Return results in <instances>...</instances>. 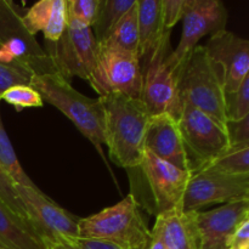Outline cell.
<instances>
[{
    "label": "cell",
    "mask_w": 249,
    "mask_h": 249,
    "mask_svg": "<svg viewBox=\"0 0 249 249\" xmlns=\"http://www.w3.org/2000/svg\"><path fill=\"white\" fill-rule=\"evenodd\" d=\"M105 111V145L109 158L124 169L135 168L142 160L150 113L141 99L122 94L100 96Z\"/></svg>",
    "instance_id": "1"
},
{
    "label": "cell",
    "mask_w": 249,
    "mask_h": 249,
    "mask_svg": "<svg viewBox=\"0 0 249 249\" xmlns=\"http://www.w3.org/2000/svg\"><path fill=\"white\" fill-rule=\"evenodd\" d=\"M130 196L139 208L157 218L181 208L185 190L191 173L156 157L145 150L135 168L126 169ZM182 209V208H181Z\"/></svg>",
    "instance_id": "2"
},
{
    "label": "cell",
    "mask_w": 249,
    "mask_h": 249,
    "mask_svg": "<svg viewBox=\"0 0 249 249\" xmlns=\"http://www.w3.org/2000/svg\"><path fill=\"white\" fill-rule=\"evenodd\" d=\"M31 87L40 94L43 101L60 109L78 130L94 145L106 163L105 145V111L100 97L91 99L80 94L58 73H43L32 78Z\"/></svg>",
    "instance_id": "3"
},
{
    "label": "cell",
    "mask_w": 249,
    "mask_h": 249,
    "mask_svg": "<svg viewBox=\"0 0 249 249\" xmlns=\"http://www.w3.org/2000/svg\"><path fill=\"white\" fill-rule=\"evenodd\" d=\"M178 92L180 104L186 102L220 123H226L225 91L203 45H197L180 67Z\"/></svg>",
    "instance_id": "4"
},
{
    "label": "cell",
    "mask_w": 249,
    "mask_h": 249,
    "mask_svg": "<svg viewBox=\"0 0 249 249\" xmlns=\"http://www.w3.org/2000/svg\"><path fill=\"white\" fill-rule=\"evenodd\" d=\"M150 232L140 208L128 195L114 206L80 218L78 238L106 241L123 249H135L142 245Z\"/></svg>",
    "instance_id": "5"
},
{
    "label": "cell",
    "mask_w": 249,
    "mask_h": 249,
    "mask_svg": "<svg viewBox=\"0 0 249 249\" xmlns=\"http://www.w3.org/2000/svg\"><path fill=\"white\" fill-rule=\"evenodd\" d=\"M178 126L190 173L208 167L230 147L225 124L186 102H181Z\"/></svg>",
    "instance_id": "6"
},
{
    "label": "cell",
    "mask_w": 249,
    "mask_h": 249,
    "mask_svg": "<svg viewBox=\"0 0 249 249\" xmlns=\"http://www.w3.org/2000/svg\"><path fill=\"white\" fill-rule=\"evenodd\" d=\"M170 34L172 31L165 32L152 51L140 61L142 71L141 100L151 117L169 114L178 121L181 109L178 92V74L167 62L168 56L172 53Z\"/></svg>",
    "instance_id": "7"
},
{
    "label": "cell",
    "mask_w": 249,
    "mask_h": 249,
    "mask_svg": "<svg viewBox=\"0 0 249 249\" xmlns=\"http://www.w3.org/2000/svg\"><path fill=\"white\" fill-rule=\"evenodd\" d=\"M89 83L99 96L122 94L141 99L142 71L139 55L97 44Z\"/></svg>",
    "instance_id": "8"
},
{
    "label": "cell",
    "mask_w": 249,
    "mask_h": 249,
    "mask_svg": "<svg viewBox=\"0 0 249 249\" xmlns=\"http://www.w3.org/2000/svg\"><path fill=\"white\" fill-rule=\"evenodd\" d=\"M97 43L90 27L68 19L65 32L55 43L46 41L45 53L56 73L71 83L77 77L89 82L95 63Z\"/></svg>",
    "instance_id": "9"
},
{
    "label": "cell",
    "mask_w": 249,
    "mask_h": 249,
    "mask_svg": "<svg viewBox=\"0 0 249 249\" xmlns=\"http://www.w3.org/2000/svg\"><path fill=\"white\" fill-rule=\"evenodd\" d=\"M229 12L220 0H187L182 16V33L177 49L168 56L169 67L179 74L187 56L206 36L226 29Z\"/></svg>",
    "instance_id": "10"
},
{
    "label": "cell",
    "mask_w": 249,
    "mask_h": 249,
    "mask_svg": "<svg viewBox=\"0 0 249 249\" xmlns=\"http://www.w3.org/2000/svg\"><path fill=\"white\" fill-rule=\"evenodd\" d=\"M246 199H249V175L226 174L206 168L191 173L181 208L185 212H199L208 204Z\"/></svg>",
    "instance_id": "11"
},
{
    "label": "cell",
    "mask_w": 249,
    "mask_h": 249,
    "mask_svg": "<svg viewBox=\"0 0 249 249\" xmlns=\"http://www.w3.org/2000/svg\"><path fill=\"white\" fill-rule=\"evenodd\" d=\"M16 192L29 223L44 241L79 237V216L61 208L40 190L16 185Z\"/></svg>",
    "instance_id": "12"
},
{
    "label": "cell",
    "mask_w": 249,
    "mask_h": 249,
    "mask_svg": "<svg viewBox=\"0 0 249 249\" xmlns=\"http://www.w3.org/2000/svg\"><path fill=\"white\" fill-rule=\"evenodd\" d=\"M206 53L223 84L224 91L238 89L249 73V41L230 31L218 32L207 41Z\"/></svg>",
    "instance_id": "13"
},
{
    "label": "cell",
    "mask_w": 249,
    "mask_h": 249,
    "mask_svg": "<svg viewBox=\"0 0 249 249\" xmlns=\"http://www.w3.org/2000/svg\"><path fill=\"white\" fill-rule=\"evenodd\" d=\"M249 216V199L226 203L208 212H198L202 249H226L228 241L243 219Z\"/></svg>",
    "instance_id": "14"
},
{
    "label": "cell",
    "mask_w": 249,
    "mask_h": 249,
    "mask_svg": "<svg viewBox=\"0 0 249 249\" xmlns=\"http://www.w3.org/2000/svg\"><path fill=\"white\" fill-rule=\"evenodd\" d=\"M197 214L198 212L181 208L170 211L156 218L151 232L165 249H202Z\"/></svg>",
    "instance_id": "15"
},
{
    "label": "cell",
    "mask_w": 249,
    "mask_h": 249,
    "mask_svg": "<svg viewBox=\"0 0 249 249\" xmlns=\"http://www.w3.org/2000/svg\"><path fill=\"white\" fill-rule=\"evenodd\" d=\"M143 147L164 162L189 172L178 121L169 114L151 117Z\"/></svg>",
    "instance_id": "16"
},
{
    "label": "cell",
    "mask_w": 249,
    "mask_h": 249,
    "mask_svg": "<svg viewBox=\"0 0 249 249\" xmlns=\"http://www.w3.org/2000/svg\"><path fill=\"white\" fill-rule=\"evenodd\" d=\"M0 247L5 249H46L29 220L15 213L0 199Z\"/></svg>",
    "instance_id": "17"
},
{
    "label": "cell",
    "mask_w": 249,
    "mask_h": 249,
    "mask_svg": "<svg viewBox=\"0 0 249 249\" xmlns=\"http://www.w3.org/2000/svg\"><path fill=\"white\" fill-rule=\"evenodd\" d=\"M139 58H145L167 29L163 26L160 0H138Z\"/></svg>",
    "instance_id": "18"
},
{
    "label": "cell",
    "mask_w": 249,
    "mask_h": 249,
    "mask_svg": "<svg viewBox=\"0 0 249 249\" xmlns=\"http://www.w3.org/2000/svg\"><path fill=\"white\" fill-rule=\"evenodd\" d=\"M121 50L139 55V27H138V0L131 9L117 22L102 43Z\"/></svg>",
    "instance_id": "19"
},
{
    "label": "cell",
    "mask_w": 249,
    "mask_h": 249,
    "mask_svg": "<svg viewBox=\"0 0 249 249\" xmlns=\"http://www.w3.org/2000/svg\"><path fill=\"white\" fill-rule=\"evenodd\" d=\"M136 0H101L96 19L91 26L92 34L97 44L108 36L117 22L134 6Z\"/></svg>",
    "instance_id": "20"
},
{
    "label": "cell",
    "mask_w": 249,
    "mask_h": 249,
    "mask_svg": "<svg viewBox=\"0 0 249 249\" xmlns=\"http://www.w3.org/2000/svg\"><path fill=\"white\" fill-rule=\"evenodd\" d=\"M0 168L16 185L39 190L38 186L26 174L18 158H17L14 146H12L9 135L4 128V124H2L1 114H0Z\"/></svg>",
    "instance_id": "21"
},
{
    "label": "cell",
    "mask_w": 249,
    "mask_h": 249,
    "mask_svg": "<svg viewBox=\"0 0 249 249\" xmlns=\"http://www.w3.org/2000/svg\"><path fill=\"white\" fill-rule=\"evenodd\" d=\"M48 73L40 66L32 62H0V99L7 89L16 85H31L32 78Z\"/></svg>",
    "instance_id": "22"
},
{
    "label": "cell",
    "mask_w": 249,
    "mask_h": 249,
    "mask_svg": "<svg viewBox=\"0 0 249 249\" xmlns=\"http://www.w3.org/2000/svg\"><path fill=\"white\" fill-rule=\"evenodd\" d=\"M206 168L226 174L249 175V145L230 146Z\"/></svg>",
    "instance_id": "23"
},
{
    "label": "cell",
    "mask_w": 249,
    "mask_h": 249,
    "mask_svg": "<svg viewBox=\"0 0 249 249\" xmlns=\"http://www.w3.org/2000/svg\"><path fill=\"white\" fill-rule=\"evenodd\" d=\"M27 36L31 34L24 28L16 5L9 0H0V46L11 39Z\"/></svg>",
    "instance_id": "24"
},
{
    "label": "cell",
    "mask_w": 249,
    "mask_h": 249,
    "mask_svg": "<svg viewBox=\"0 0 249 249\" xmlns=\"http://www.w3.org/2000/svg\"><path fill=\"white\" fill-rule=\"evenodd\" d=\"M224 105L226 122L241 121L249 117V77L243 80L238 89L225 92Z\"/></svg>",
    "instance_id": "25"
},
{
    "label": "cell",
    "mask_w": 249,
    "mask_h": 249,
    "mask_svg": "<svg viewBox=\"0 0 249 249\" xmlns=\"http://www.w3.org/2000/svg\"><path fill=\"white\" fill-rule=\"evenodd\" d=\"M1 100L14 106L16 111L43 107L44 105L40 94L31 85H16L10 88L1 95Z\"/></svg>",
    "instance_id": "26"
},
{
    "label": "cell",
    "mask_w": 249,
    "mask_h": 249,
    "mask_svg": "<svg viewBox=\"0 0 249 249\" xmlns=\"http://www.w3.org/2000/svg\"><path fill=\"white\" fill-rule=\"evenodd\" d=\"M51 10L53 0H40L22 16V23L31 36H36L38 32L45 31L51 18Z\"/></svg>",
    "instance_id": "27"
},
{
    "label": "cell",
    "mask_w": 249,
    "mask_h": 249,
    "mask_svg": "<svg viewBox=\"0 0 249 249\" xmlns=\"http://www.w3.org/2000/svg\"><path fill=\"white\" fill-rule=\"evenodd\" d=\"M101 0H67L68 19H74L91 28L96 19Z\"/></svg>",
    "instance_id": "28"
},
{
    "label": "cell",
    "mask_w": 249,
    "mask_h": 249,
    "mask_svg": "<svg viewBox=\"0 0 249 249\" xmlns=\"http://www.w3.org/2000/svg\"><path fill=\"white\" fill-rule=\"evenodd\" d=\"M67 23V0H53L50 22L45 31L43 32L45 40L50 43L57 41L65 32Z\"/></svg>",
    "instance_id": "29"
},
{
    "label": "cell",
    "mask_w": 249,
    "mask_h": 249,
    "mask_svg": "<svg viewBox=\"0 0 249 249\" xmlns=\"http://www.w3.org/2000/svg\"><path fill=\"white\" fill-rule=\"evenodd\" d=\"M0 199L15 213L28 220L26 211H24L16 192V184L7 177V174L1 168H0Z\"/></svg>",
    "instance_id": "30"
},
{
    "label": "cell",
    "mask_w": 249,
    "mask_h": 249,
    "mask_svg": "<svg viewBox=\"0 0 249 249\" xmlns=\"http://www.w3.org/2000/svg\"><path fill=\"white\" fill-rule=\"evenodd\" d=\"M162 2L163 26L167 31H172L175 24L182 19L187 0H160Z\"/></svg>",
    "instance_id": "31"
},
{
    "label": "cell",
    "mask_w": 249,
    "mask_h": 249,
    "mask_svg": "<svg viewBox=\"0 0 249 249\" xmlns=\"http://www.w3.org/2000/svg\"><path fill=\"white\" fill-rule=\"evenodd\" d=\"M225 130L230 146L249 145V117L241 121H228Z\"/></svg>",
    "instance_id": "32"
},
{
    "label": "cell",
    "mask_w": 249,
    "mask_h": 249,
    "mask_svg": "<svg viewBox=\"0 0 249 249\" xmlns=\"http://www.w3.org/2000/svg\"><path fill=\"white\" fill-rule=\"evenodd\" d=\"M226 249H249V216L243 219L228 241Z\"/></svg>",
    "instance_id": "33"
},
{
    "label": "cell",
    "mask_w": 249,
    "mask_h": 249,
    "mask_svg": "<svg viewBox=\"0 0 249 249\" xmlns=\"http://www.w3.org/2000/svg\"><path fill=\"white\" fill-rule=\"evenodd\" d=\"M73 241L82 249H123L106 241L90 240V238H75Z\"/></svg>",
    "instance_id": "34"
},
{
    "label": "cell",
    "mask_w": 249,
    "mask_h": 249,
    "mask_svg": "<svg viewBox=\"0 0 249 249\" xmlns=\"http://www.w3.org/2000/svg\"><path fill=\"white\" fill-rule=\"evenodd\" d=\"M46 249H82L73 240L68 238H56L51 241H44Z\"/></svg>",
    "instance_id": "35"
},
{
    "label": "cell",
    "mask_w": 249,
    "mask_h": 249,
    "mask_svg": "<svg viewBox=\"0 0 249 249\" xmlns=\"http://www.w3.org/2000/svg\"><path fill=\"white\" fill-rule=\"evenodd\" d=\"M135 249H165L163 247V245L160 243V241L156 237L155 235H152V232H150L148 237L143 241V243L141 246H139Z\"/></svg>",
    "instance_id": "36"
},
{
    "label": "cell",
    "mask_w": 249,
    "mask_h": 249,
    "mask_svg": "<svg viewBox=\"0 0 249 249\" xmlns=\"http://www.w3.org/2000/svg\"><path fill=\"white\" fill-rule=\"evenodd\" d=\"M0 249H5V248H2V247H0Z\"/></svg>",
    "instance_id": "37"
},
{
    "label": "cell",
    "mask_w": 249,
    "mask_h": 249,
    "mask_svg": "<svg viewBox=\"0 0 249 249\" xmlns=\"http://www.w3.org/2000/svg\"><path fill=\"white\" fill-rule=\"evenodd\" d=\"M0 101H1V99H0Z\"/></svg>",
    "instance_id": "38"
}]
</instances>
